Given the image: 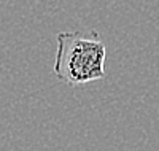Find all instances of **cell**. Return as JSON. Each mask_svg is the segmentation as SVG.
Wrapping results in <instances>:
<instances>
[{
	"label": "cell",
	"mask_w": 159,
	"mask_h": 151,
	"mask_svg": "<svg viewBox=\"0 0 159 151\" xmlns=\"http://www.w3.org/2000/svg\"><path fill=\"white\" fill-rule=\"evenodd\" d=\"M56 42L52 72L59 81L69 86H80L105 78L107 48L96 30L89 34L78 30L59 32Z\"/></svg>",
	"instance_id": "1"
}]
</instances>
